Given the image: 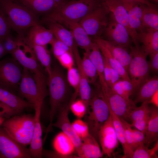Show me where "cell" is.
Wrapping results in <instances>:
<instances>
[{
    "label": "cell",
    "mask_w": 158,
    "mask_h": 158,
    "mask_svg": "<svg viewBox=\"0 0 158 158\" xmlns=\"http://www.w3.org/2000/svg\"><path fill=\"white\" fill-rule=\"evenodd\" d=\"M99 95L114 113L127 121L129 120V116L131 111L136 107L133 101H127L110 87Z\"/></svg>",
    "instance_id": "obj_11"
},
{
    "label": "cell",
    "mask_w": 158,
    "mask_h": 158,
    "mask_svg": "<svg viewBox=\"0 0 158 158\" xmlns=\"http://www.w3.org/2000/svg\"><path fill=\"white\" fill-rule=\"evenodd\" d=\"M121 0L127 12L129 24L131 28L138 33L143 30L144 29L142 25V18L144 10L147 5L130 0Z\"/></svg>",
    "instance_id": "obj_20"
},
{
    "label": "cell",
    "mask_w": 158,
    "mask_h": 158,
    "mask_svg": "<svg viewBox=\"0 0 158 158\" xmlns=\"http://www.w3.org/2000/svg\"><path fill=\"white\" fill-rule=\"evenodd\" d=\"M98 139L103 155L110 158L112 157L119 143L110 113L100 129Z\"/></svg>",
    "instance_id": "obj_13"
},
{
    "label": "cell",
    "mask_w": 158,
    "mask_h": 158,
    "mask_svg": "<svg viewBox=\"0 0 158 158\" xmlns=\"http://www.w3.org/2000/svg\"><path fill=\"white\" fill-rule=\"evenodd\" d=\"M93 41L97 45L102 56L107 59L111 66L118 72L121 78L131 81L129 75L124 68L102 44L98 37H94Z\"/></svg>",
    "instance_id": "obj_32"
},
{
    "label": "cell",
    "mask_w": 158,
    "mask_h": 158,
    "mask_svg": "<svg viewBox=\"0 0 158 158\" xmlns=\"http://www.w3.org/2000/svg\"><path fill=\"white\" fill-rule=\"evenodd\" d=\"M6 55L3 45L2 41L0 40V60Z\"/></svg>",
    "instance_id": "obj_54"
},
{
    "label": "cell",
    "mask_w": 158,
    "mask_h": 158,
    "mask_svg": "<svg viewBox=\"0 0 158 158\" xmlns=\"http://www.w3.org/2000/svg\"><path fill=\"white\" fill-rule=\"evenodd\" d=\"M109 108L118 139L123 149L124 155L123 157L132 158L133 151L126 142L124 136V128L120 119Z\"/></svg>",
    "instance_id": "obj_33"
},
{
    "label": "cell",
    "mask_w": 158,
    "mask_h": 158,
    "mask_svg": "<svg viewBox=\"0 0 158 158\" xmlns=\"http://www.w3.org/2000/svg\"><path fill=\"white\" fill-rule=\"evenodd\" d=\"M150 118V115L143 118L132 122L131 124L132 127H135L145 135Z\"/></svg>",
    "instance_id": "obj_49"
},
{
    "label": "cell",
    "mask_w": 158,
    "mask_h": 158,
    "mask_svg": "<svg viewBox=\"0 0 158 158\" xmlns=\"http://www.w3.org/2000/svg\"><path fill=\"white\" fill-rule=\"evenodd\" d=\"M148 101H145L142 103L140 106L137 107L130 112L129 119L132 122L140 119L150 115V108L149 105Z\"/></svg>",
    "instance_id": "obj_41"
},
{
    "label": "cell",
    "mask_w": 158,
    "mask_h": 158,
    "mask_svg": "<svg viewBox=\"0 0 158 158\" xmlns=\"http://www.w3.org/2000/svg\"><path fill=\"white\" fill-rule=\"evenodd\" d=\"M150 108V118L145 134V145L147 147L158 140V107L153 105Z\"/></svg>",
    "instance_id": "obj_31"
},
{
    "label": "cell",
    "mask_w": 158,
    "mask_h": 158,
    "mask_svg": "<svg viewBox=\"0 0 158 158\" xmlns=\"http://www.w3.org/2000/svg\"><path fill=\"white\" fill-rule=\"evenodd\" d=\"M35 121L31 114H18L5 119L1 126L13 138L27 146L32 139Z\"/></svg>",
    "instance_id": "obj_5"
},
{
    "label": "cell",
    "mask_w": 158,
    "mask_h": 158,
    "mask_svg": "<svg viewBox=\"0 0 158 158\" xmlns=\"http://www.w3.org/2000/svg\"><path fill=\"white\" fill-rule=\"evenodd\" d=\"M32 48L37 60L44 67L45 71L48 75V78H49L51 75L52 71L51 59L47 46L35 45Z\"/></svg>",
    "instance_id": "obj_34"
},
{
    "label": "cell",
    "mask_w": 158,
    "mask_h": 158,
    "mask_svg": "<svg viewBox=\"0 0 158 158\" xmlns=\"http://www.w3.org/2000/svg\"><path fill=\"white\" fill-rule=\"evenodd\" d=\"M70 29L76 44L89 54L94 44L90 36L79 22L63 21L59 23Z\"/></svg>",
    "instance_id": "obj_21"
},
{
    "label": "cell",
    "mask_w": 158,
    "mask_h": 158,
    "mask_svg": "<svg viewBox=\"0 0 158 158\" xmlns=\"http://www.w3.org/2000/svg\"><path fill=\"white\" fill-rule=\"evenodd\" d=\"M94 42L93 46L88 54V57L95 67L101 85V92H103L109 87L105 80L102 55L97 45Z\"/></svg>",
    "instance_id": "obj_28"
},
{
    "label": "cell",
    "mask_w": 158,
    "mask_h": 158,
    "mask_svg": "<svg viewBox=\"0 0 158 158\" xmlns=\"http://www.w3.org/2000/svg\"><path fill=\"white\" fill-rule=\"evenodd\" d=\"M70 105L68 103L63 108H59L56 120L53 123L52 126L61 130L69 137L75 145V150L80 146L82 140L75 133L69 119L68 114Z\"/></svg>",
    "instance_id": "obj_18"
},
{
    "label": "cell",
    "mask_w": 158,
    "mask_h": 158,
    "mask_svg": "<svg viewBox=\"0 0 158 158\" xmlns=\"http://www.w3.org/2000/svg\"><path fill=\"white\" fill-rule=\"evenodd\" d=\"M131 1H135L142 3L145 4L149 6H156V4H153L150 1L148 0H130Z\"/></svg>",
    "instance_id": "obj_53"
},
{
    "label": "cell",
    "mask_w": 158,
    "mask_h": 158,
    "mask_svg": "<svg viewBox=\"0 0 158 158\" xmlns=\"http://www.w3.org/2000/svg\"><path fill=\"white\" fill-rule=\"evenodd\" d=\"M123 126L124 130L125 138L126 142L131 149L134 151L136 149L134 144L132 136L131 124L123 118H119Z\"/></svg>",
    "instance_id": "obj_46"
},
{
    "label": "cell",
    "mask_w": 158,
    "mask_h": 158,
    "mask_svg": "<svg viewBox=\"0 0 158 158\" xmlns=\"http://www.w3.org/2000/svg\"><path fill=\"white\" fill-rule=\"evenodd\" d=\"M158 150V141L154 147L150 149L145 144L139 146L133 151L132 158H157L156 153Z\"/></svg>",
    "instance_id": "obj_39"
},
{
    "label": "cell",
    "mask_w": 158,
    "mask_h": 158,
    "mask_svg": "<svg viewBox=\"0 0 158 158\" xmlns=\"http://www.w3.org/2000/svg\"><path fill=\"white\" fill-rule=\"evenodd\" d=\"M67 80L75 90L72 97L76 98L79 94L80 76L78 68L74 66L68 69Z\"/></svg>",
    "instance_id": "obj_40"
},
{
    "label": "cell",
    "mask_w": 158,
    "mask_h": 158,
    "mask_svg": "<svg viewBox=\"0 0 158 158\" xmlns=\"http://www.w3.org/2000/svg\"><path fill=\"white\" fill-rule=\"evenodd\" d=\"M89 54L85 52L82 59L83 67L89 83L94 84L98 78L97 71L94 65L89 59Z\"/></svg>",
    "instance_id": "obj_37"
},
{
    "label": "cell",
    "mask_w": 158,
    "mask_h": 158,
    "mask_svg": "<svg viewBox=\"0 0 158 158\" xmlns=\"http://www.w3.org/2000/svg\"><path fill=\"white\" fill-rule=\"evenodd\" d=\"M70 109L74 115L79 118L84 117L87 112L86 106L80 99L73 102L71 105Z\"/></svg>",
    "instance_id": "obj_45"
},
{
    "label": "cell",
    "mask_w": 158,
    "mask_h": 158,
    "mask_svg": "<svg viewBox=\"0 0 158 158\" xmlns=\"http://www.w3.org/2000/svg\"><path fill=\"white\" fill-rule=\"evenodd\" d=\"M42 104L38 103L35 105V125L33 134L29 148L32 158L42 157L43 150L42 140V130L40 121Z\"/></svg>",
    "instance_id": "obj_19"
},
{
    "label": "cell",
    "mask_w": 158,
    "mask_h": 158,
    "mask_svg": "<svg viewBox=\"0 0 158 158\" xmlns=\"http://www.w3.org/2000/svg\"><path fill=\"white\" fill-rule=\"evenodd\" d=\"M108 24L103 33L107 40L127 49L131 46L132 40L125 27L118 22L109 13Z\"/></svg>",
    "instance_id": "obj_14"
},
{
    "label": "cell",
    "mask_w": 158,
    "mask_h": 158,
    "mask_svg": "<svg viewBox=\"0 0 158 158\" xmlns=\"http://www.w3.org/2000/svg\"><path fill=\"white\" fill-rule=\"evenodd\" d=\"M111 88L127 101L132 100L130 97L134 93V92L131 81L121 78L116 82Z\"/></svg>",
    "instance_id": "obj_36"
},
{
    "label": "cell",
    "mask_w": 158,
    "mask_h": 158,
    "mask_svg": "<svg viewBox=\"0 0 158 158\" xmlns=\"http://www.w3.org/2000/svg\"><path fill=\"white\" fill-rule=\"evenodd\" d=\"M17 47L11 54L23 68L32 75L40 93L46 97L49 95L46 76L41 69L33 49L18 38Z\"/></svg>",
    "instance_id": "obj_3"
},
{
    "label": "cell",
    "mask_w": 158,
    "mask_h": 158,
    "mask_svg": "<svg viewBox=\"0 0 158 158\" xmlns=\"http://www.w3.org/2000/svg\"><path fill=\"white\" fill-rule=\"evenodd\" d=\"M101 4L113 16L115 20L127 29L132 42L135 44L138 41V32L133 30L129 23L127 12L121 0H101Z\"/></svg>",
    "instance_id": "obj_15"
},
{
    "label": "cell",
    "mask_w": 158,
    "mask_h": 158,
    "mask_svg": "<svg viewBox=\"0 0 158 158\" xmlns=\"http://www.w3.org/2000/svg\"><path fill=\"white\" fill-rule=\"evenodd\" d=\"M50 44L54 55L57 59L65 53H73L72 49L54 37Z\"/></svg>",
    "instance_id": "obj_42"
},
{
    "label": "cell",
    "mask_w": 158,
    "mask_h": 158,
    "mask_svg": "<svg viewBox=\"0 0 158 158\" xmlns=\"http://www.w3.org/2000/svg\"><path fill=\"white\" fill-rule=\"evenodd\" d=\"M158 90V78L157 76L150 77L140 87L137 92L134 102L137 103L149 102Z\"/></svg>",
    "instance_id": "obj_29"
},
{
    "label": "cell",
    "mask_w": 158,
    "mask_h": 158,
    "mask_svg": "<svg viewBox=\"0 0 158 158\" xmlns=\"http://www.w3.org/2000/svg\"><path fill=\"white\" fill-rule=\"evenodd\" d=\"M73 58V53L67 52L62 55L57 59L63 67L68 70L74 66Z\"/></svg>",
    "instance_id": "obj_48"
},
{
    "label": "cell",
    "mask_w": 158,
    "mask_h": 158,
    "mask_svg": "<svg viewBox=\"0 0 158 158\" xmlns=\"http://www.w3.org/2000/svg\"><path fill=\"white\" fill-rule=\"evenodd\" d=\"M138 41L142 44L141 48L147 56L158 52V30L145 28L138 33Z\"/></svg>",
    "instance_id": "obj_23"
},
{
    "label": "cell",
    "mask_w": 158,
    "mask_h": 158,
    "mask_svg": "<svg viewBox=\"0 0 158 158\" xmlns=\"http://www.w3.org/2000/svg\"><path fill=\"white\" fill-rule=\"evenodd\" d=\"M131 130L133 140L136 148L140 145L145 144V135L137 129L132 128Z\"/></svg>",
    "instance_id": "obj_50"
},
{
    "label": "cell",
    "mask_w": 158,
    "mask_h": 158,
    "mask_svg": "<svg viewBox=\"0 0 158 158\" xmlns=\"http://www.w3.org/2000/svg\"><path fill=\"white\" fill-rule=\"evenodd\" d=\"M72 51L77 68L80 76V83L79 94L80 99L85 103L88 111L91 99V89L88 79L83 70L82 62V58L80 55L76 43L74 44L72 48Z\"/></svg>",
    "instance_id": "obj_17"
},
{
    "label": "cell",
    "mask_w": 158,
    "mask_h": 158,
    "mask_svg": "<svg viewBox=\"0 0 158 158\" xmlns=\"http://www.w3.org/2000/svg\"><path fill=\"white\" fill-rule=\"evenodd\" d=\"M53 145L55 151L64 158H79L72 155L75 151V145L69 137L63 132L55 136Z\"/></svg>",
    "instance_id": "obj_25"
},
{
    "label": "cell",
    "mask_w": 158,
    "mask_h": 158,
    "mask_svg": "<svg viewBox=\"0 0 158 158\" xmlns=\"http://www.w3.org/2000/svg\"><path fill=\"white\" fill-rule=\"evenodd\" d=\"M103 59L105 80L108 86L111 88L116 82L121 78L118 72L111 66L107 59L103 56Z\"/></svg>",
    "instance_id": "obj_38"
},
{
    "label": "cell",
    "mask_w": 158,
    "mask_h": 158,
    "mask_svg": "<svg viewBox=\"0 0 158 158\" xmlns=\"http://www.w3.org/2000/svg\"><path fill=\"white\" fill-rule=\"evenodd\" d=\"M97 37L127 72L131 59V56L128 49L101 37Z\"/></svg>",
    "instance_id": "obj_27"
},
{
    "label": "cell",
    "mask_w": 158,
    "mask_h": 158,
    "mask_svg": "<svg viewBox=\"0 0 158 158\" xmlns=\"http://www.w3.org/2000/svg\"><path fill=\"white\" fill-rule=\"evenodd\" d=\"M67 80L62 71L58 66L52 68L51 75L48 78L50 109L49 124L46 130L44 138L53 130L52 124L55 116L57 113L62 103L66 97L68 90Z\"/></svg>",
    "instance_id": "obj_4"
},
{
    "label": "cell",
    "mask_w": 158,
    "mask_h": 158,
    "mask_svg": "<svg viewBox=\"0 0 158 158\" xmlns=\"http://www.w3.org/2000/svg\"><path fill=\"white\" fill-rule=\"evenodd\" d=\"M23 69L12 56L0 60V88L17 95Z\"/></svg>",
    "instance_id": "obj_8"
},
{
    "label": "cell",
    "mask_w": 158,
    "mask_h": 158,
    "mask_svg": "<svg viewBox=\"0 0 158 158\" xmlns=\"http://www.w3.org/2000/svg\"><path fill=\"white\" fill-rule=\"evenodd\" d=\"M101 4V0H71L66 1L49 13L44 16L40 22L63 21L79 22Z\"/></svg>",
    "instance_id": "obj_1"
},
{
    "label": "cell",
    "mask_w": 158,
    "mask_h": 158,
    "mask_svg": "<svg viewBox=\"0 0 158 158\" xmlns=\"http://www.w3.org/2000/svg\"><path fill=\"white\" fill-rule=\"evenodd\" d=\"M130 54L131 59L127 73L134 89L137 92L142 85L150 77V68L147 60V56L138 44L131 46Z\"/></svg>",
    "instance_id": "obj_6"
},
{
    "label": "cell",
    "mask_w": 158,
    "mask_h": 158,
    "mask_svg": "<svg viewBox=\"0 0 158 158\" xmlns=\"http://www.w3.org/2000/svg\"><path fill=\"white\" fill-rule=\"evenodd\" d=\"M29 148L13 138L0 127V158H31Z\"/></svg>",
    "instance_id": "obj_10"
},
{
    "label": "cell",
    "mask_w": 158,
    "mask_h": 158,
    "mask_svg": "<svg viewBox=\"0 0 158 158\" xmlns=\"http://www.w3.org/2000/svg\"><path fill=\"white\" fill-rule=\"evenodd\" d=\"M32 12L39 16L46 15L56 7L53 0H16Z\"/></svg>",
    "instance_id": "obj_26"
},
{
    "label": "cell",
    "mask_w": 158,
    "mask_h": 158,
    "mask_svg": "<svg viewBox=\"0 0 158 158\" xmlns=\"http://www.w3.org/2000/svg\"><path fill=\"white\" fill-rule=\"evenodd\" d=\"M54 38L52 32L40 23L29 28L22 40L32 48L35 45L47 46L50 44Z\"/></svg>",
    "instance_id": "obj_16"
},
{
    "label": "cell",
    "mask_w": 158,
    "mask_h": 158,
    "mask_svg": "<svg viewBox=\"0 0 158 158\" xmlns=\"http://www.w3.org/2000/svg\"><path fill=\"white\" fill-rule=\"evenodd\" d=\"M142 22L144 29L148 28L158 30V10L157 6H149L146 5L143 11Z\"/></svg>",
    "instance_id": "obj_35"
},
{
    "label": "cell",
    "mask_w": 158,
    "mask_h": 158,
    "mask_svg": "<svg viewBox=\"0 0 158 158\" xmlns=\"http://www.w3.org/2000/svg\"><path fill=\"white\" fill-rule=\"evenodd\" d=\"M18 114L9 107L0 102V116L7 119Z\"/></svg>",
    "instance_id": "obj_51"
},
{
    "label": "cell",
    "mask_w": 158,
    "mask_h": 158,
    "mask_svg": "<svg viewBox=\"0 0 158 158\" xmlns=\"http://www.w3.org/2000/svg\"><path fill=\"white\" fill-rule=\"evenodd\" d=\"M150 61L148 62L150 70L154 72H157L158 70V52L150 56Z\"/></svg>",
    "instance_id": "obj_52"
},
{
    "label": "cell",
    "mask_w": 158,
    "mask_h": 158,
    "mask_svg": "<svg viewBox=\"0 0 158 158\" xmlns=\"http://www.w3.org/2000/svg\"><path fill=\"white\" fill-rule=\"evenodd\" d=\"M0 7L7 16L11 29L22 39L29 28L40 23L39 16L16 0H0Z\"/></svg>",
    "instance_id": "obj_2"
},
{
    "label": "cell",
    "mask_w": 158,
    "mask_h": 158,
    "mask_svg": "<svg viewBox=\"0 0 158 158\" xmlns=\"http://www.w3.org/2000/svg\"><path fill=\"white\" fill-rule=\"evenodd\" d=\"M18 37L15 38L10 34L2 41L3 45L4 51L6 54L11 55L16 49L18 45Z\"/></svg>",
    "instance_id": "obj_47"
},
{
    "label": "cell",
    "mask_w": 158,
    "mask_h": 158,
    "mask_svg": "<svg viewBox=\"0 0 158 158\" xmlns=\"http://www.w3.org/2000/svg\"><path fill=\"white\" fill-rule=\"evenodd\" d=\"M110 114L108 105L99 95H95L91 98L89 109L85 115L90 133L97 140L100 129L107 119Z\"/></svg>",
    "instance_id": "obj_7"
},
{
    "label": "cell",
    "mask_w": 158,
    "mask_h": 158,
    "mask_svg": "<svg viewBox=\"0 0 158 158\" xmlns=\"http://www.w3.org/2000/svg\"><path fill=\"white\" fill-rule=\"evenodd\" d=\"M11 29L7 16L0 7V40L2 41L11 34Z\"/></svg>",
    "instance_id": "obj_43"
},
{
    "label": "cell",
    "mask_w": 158,
    "mask_h": 158,
    "mask_svg": "<svg viewBox=\"0 0 158 158\" xmlns=\"http://www.w3.org/2000/svg\"><path fill=\"white\" fill-rule=\"evenodd\" d=\"M17 95L34 106L42 104L45 98L40 92L31 73L24 68Z\"/></svg>",
    "instance_id": "obj_12"
},
{
    "label": "cell",
    "mask_w": 158,
    "mask_h": 158,
    "mask_svg": "<svg viewBox=\"0 0 158 158\" xmlns=\"http://www.w3.org/2000/svg\"><path fill=\"white\" fill-rule=\"evenodd\" d=\"M0 102L8 106L19 114L25 109H34V105L17 95L1 88Z\"/></svg>",
    "instance_id": "obj_24"
},
{
    "label": "cell",
    "mask_w": 158,
    "mask_h": 158,
    "mask_svg": "<svg viewBox=\"0 0 158 158\" xmlns=\"http://www.w3.org/2000/svg\"><path fill=\"white\" fill-rule=\"evenodd\" d=\"M5 119H6L0 116V127L2 125Z\"/></svg>",
    "instance_id": "obj_56"
},
{
    "label": "cell",
    "mask_w": 158,
    "mask_h": 158,
    "mask_svg": "<svg viewBox=\"0 0 158 158\" xmlns=\"http://www.w3.org/2000/svg\"><path fill=\"white\" fill-rule=\"evenodd\" d=\"M71 124L75 133L81 139L90 133L87 123L80 118L75 120Z\"/></svg>",
    "instance_id": "obj_44"
},
{
    "label": "cell",
    "mask_w": 158,
    "mask_h": 158,
    "mask_svg": "<svg viewBox=\"0 0 158 158\" xmlns=\"http://www.w3.org/2000/svg\"><path fill=\"white\" fill-rule=\"evenodd\" d=\"M109 13L101 3L79 23L89 36L101 37L108 23Z\"/></svg>",
    "instance_id": "obj_9"
},
{
    "label": "cell",
    "mask_w": 158,
    "mask_h": 158,
    "mask_svg": "<svg viewBox=\"0 0 158 158\" xmlns=\"http://www.w3.org/2000/svg\"><path fill=\"white\" fill-rule=\"evenodd\" d=\"M56 6V8L61 6L66 1V0H53Z\"/></svg>",
    "instance_id": "obj_55"
},
{
    "label": "cell",
    "mask_w": 158,
    "mask_h": 158,
    "mask_svg": "<svg viewBox=\"0 0 158 158\" xmlns=\"http://www.w3.org/2000/svg\"><path fill=\"white\" fill-rule=\"evenodd\" d=\"M42 23L47 25L48 28L52 32L56 38L72 49L75 41L70 30L66 28L62 24L55 21H47Z\"/></svg>",
    "instance_id": "obj_30"
},
{
    "label": "cell",
    "mask_w": 158,
    "mask_h": 158,
    "mask_svg": "<svg viewBox=\"0 0 158 158\" xmlns=\"http://www.w3.org/2000/svg\"><path fill=\"white\" fill-rule=\"evenodd\" d=\"M148 0L149 1V0ZM150 0L152 1L157 4L158 2V0Z\"/></svg>",
    "instance_id": "obj_57"
},
{
    "label": "cell",
    "mask_w": 158,
    "mask_h": 158,
    "mask_svg": "<svg viewBox=\"0 0 158 158\" xmlns=\"http://www.w3.org/2000/svg\"><path fill=\"white\" fill-rule=\"evenodd\" d=\"M80 146L75 149L80 158H99L103 156L99 145L96 139L90 133L81 139Z\"/></svg>",
    "instance_id": "obj_22"
}]
</instances>
